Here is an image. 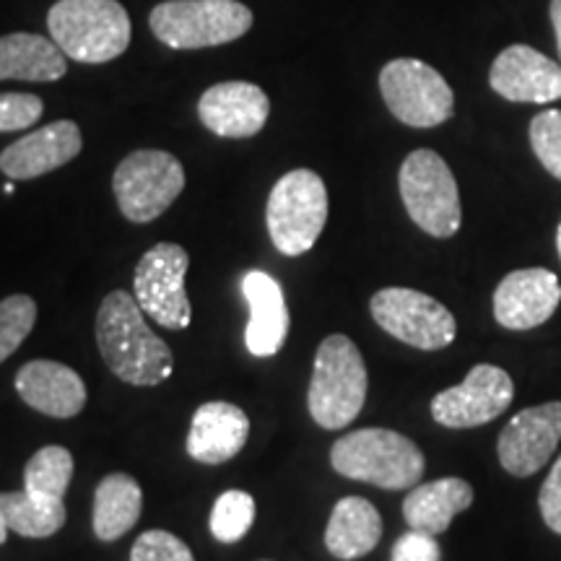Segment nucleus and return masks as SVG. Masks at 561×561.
I'll list each match as a JSON object with an SVG mask.
<instances>
[{"instance_id": "obj_30", "label": "nucleus", "mask_w": 561, "mask_h": 561, "mask_svg": "<svg viewBox=\"0 0 561 561\" xmlns=\"http://www.w3.org/2000/svg\"><path fill=\"white\" fill-rule=\"evenodd\" d=\"M130 561H195L191 546L167 530H146L133 543Z\"/></svg>"}, {"instance_id": "obj_9", "label": "nucleus", "mask_w": 561, "mask_h": 561, "mask_svg": "<svg viewBox=\"0 0 561 561\" xmlns=\"http://www.w3.org/2000/svg\"><path fill=\"white\" fill-rule=\"evenodd\" d=\"M380 94L392 117L409 128H437L455 112L450 83L437 68L416 58L390 60L380 70Z\"/></svg>"}, {"instance_id": "obj_2", "label": "nucleus", "mask_w": 561, "mask_h": 561, "mask_svg": "<svg viewBox=\"0 0 561 561\" xmlns=\"http://www.w3.org/2000/svg\"><path fill=\"white\" fill-rule=\"evenodd\" d=\"M331 466L343 479L401 491L421 483L426 460L416 442L405 434L369 426V430H356L335 439L331 447Z\"/></svg>"}, {"instance_id": "obj_5", "label": "nucleus", "mask_w": 561, "mask_h": 561, "mask_svg": "<svg viewBox=\"0 0 561 561\" xmlns=\"http://www.w3.org/2000/svg\"><path fill=\"white\" fill-rule=\"evenodd\" d=\"M252 11L240 0H167L151 11L153 37L172 50H203L244 37Z\"/></svg>"}, {"instance_id": "obj_1", "label": "nucleus", "mask_w": 561, "mask_h": 561, "mask_svg": "<svg viewBox=\"0 0 561 561\" xmlns=\"http://www.w3.org/2000/svg\"><path fill=\"white\" fill-rule=\"evenodd\" d=\"M138 299L128 291H110L96 312V343L102 359L117 380L153 388L170 380L174 369L172 348L151 331Z\"/></svg>"}, {"instance_id": "obj_16", "label": "nucleus", "mask_w": 561, "mask_h": 561, "mask_svg": "<svg viewBox=\"0 0 561 561\" xmlns=\"http://www.w3.org/2000/svg\"><path fill=\"white\" fill-rule=\"evenodd\" d=\"M271 115V100L250 81H224L210 87L198 102V117L221 138H252Z\"/></svg>"}, {"instance_id": "obj_18", "label": "nucleus", "mask_w": 561, "mask_h": 561, "mask_svg": "<svg viewBox=\"0 0 561 561\" xmlns=\"http://www.w3.org/2000/svg\"><path fill=\"white\" fill-rule=\"evenodd\" d=\"M16 392L30 409L53 419H73L87 405V385L60 362L34 359L16 371Z\"/></svg>"}, {"instance_id": "obj_11", "label": "nucleus", "mask_w": 561, "mask_h": 561, "mask_svg": "<svg viewBox=\"0 0 561 561\" xmlns=\"http://www.w3.org/2000/svg\"><path fill=\"white\" fill-rule=\"evenodd\" d=\"M191 255L172 242H159L140 257L133 276V297L140 310L167 331H185L193 322V307L185 291Z\"/></svg>"}, {"instance_id": "obj_21", "label": "nucleus", "mask_w": 561, "mask_h": 561, "mask_svg": "<svg viewBox=\"0 0 561 561\" xmlns=\"http://www.w3.org/2000/svg\"><path fill=\"white\" fill-rule=\"evenodd\" d=\"M473 504V486L458 476H447L430 483H416L403 502V517L411 530L439 536L450 528L460 512Z\"/></svg>"}, {"instance_id": "obj_14", "label": "nucleus", "mask_w": 561, "mask_h": 561, "mask_svg": "<svg viewBox=\"0 0 561 561\" xmlns=\"http://www.w3.org/2000/svg\"><path fill=\"white\" fill-rule=\"evenodd\" d=\"M561 305L559 276L549 268H520L500 280L494 318L507 331H533L553 318Z\"/></svg>"}, {"instance_id": "obj_35", "label": "nucleus", "mask_w": 561, "mask_h": 561, "mask_svg": "<svg viewBox=\"0 0 561 561\" xmlns=\"http://www.w3.org/2000/svg\"><path fill=\"white\" fill-rule=\"evenodd\" d=\"M5 538H9V525H5L3 517H0V546L5 543Z\"/></svg>"}, {"instance_id": "obj_25", "label": "nucleus", "mask_w": 561, "mask_h": 561, "mask_svg": "<svg viewBox=\"0 0 561 561\" xmlns=\"http://www.w3.org/2000/svg\"><path fill=\"white\" fill-rule=\"evenodd\" d=\"M0 517L9 530L24 538H50L68 520L62 500H47L32 491H5L0 494Z\"/></svg>"}, {"instance_id": "obj_6", "label": "nucleus", "mask_w": 561, "mask_h": 561, "mask_svg": "<svg viewBox=\"0 0 561 561\" xmlns=\"http://www.w3.org/2000/svg\"><path fill=\"white\" fill-rule=\"evenodd\" d=\"M328 221L325 182L312 170H291L268 195L265 224L273 248L286 257H299L314 248Z\"/></svg>"}, {"instance_id": "obj_12", "label": "nucleus", "mask_w": 561, "mask_h": 561, "mask_svg": "<svg viewBox=\"0 0 561 561\" xmlns=\"http://www.w3.org/2000/svg\"><path fill=\"white\" fill-rule=\"evenodd\" d=\"M515 382L496 364H476L466 380L434 396L432 419L447 430L483 426L510 409Z\"/></svg>"}, {"instance_id": "obj_34", "label": "nucleus", "mask_w": 561, "mask_h": 561, "mask_svg": "<svg viewBox=\"0 0 561 561\" xmlns=\"http://www.w3.org/2000/svg\"><path fill=\"white\" fill-rule=\"evenodd\" d=\"M551 24H553V34H557V50H559V62H561V0H551Z\"/></svg>"}, {"instance_id": "obj_27", "label": "nucleus", "mask_w": 561, "mask_h": 561, "mask_svg": "<svg viewBox=\"0 0 561 561\" xmlns=\"http://www.w3.org/2000/svg\"><path fill=\"white\" fill-rule=\"evenodd\" d=\"M255 523V500L248 491H224L210 510V533L219 543H237L248 536Z\"/></svg>"}, {"instance_id": "obj_4", "label": "nucleus", "mask_w": 561, "mask_h": 561, "mask_svg": "<svg viewBox=\"0 0 561 561\" xmlns=\"http://www.w3.org/2000/svg\"><path fill=\"white\" fill-rule=\"evenodd\" d=\"M50 39L66 58L102 66L128 50L130 16L117 0H58L47 13Z\"/></svg>"}, {"instance_id": "obj_24", "label": "nucleus", "mask_w": 561, "mask_h": 561, "mask_svg": "<svg viewBox=\"0 0 561 561\" xmlns=\"http://www.w3.org/2000/svg\"><path fill=\"white\" fill-rule=\"evenodd\" d=\"M140 512H144V491L133 476L110 473L96 483L91 525L100 541L112 543L123 538L138 523Z\"/></svg>"}, {"instance_id": "obj_36", "label": "nucleus", "mask_w": 561, "mask_h": 561, "mask_svg": "<svg viewBox=\"0 0 561 561\" xmlns=\"http://www.w3.org/2000/svg\"><path fill=\"white\" fill-rule=\"evenodd\" d=\"M557 250H559V257H561V221H559V229H557Z\"/></svg>"}, {"instance_id": "obj_22", "label": "nucleus", "mask_w": 561, "mask_h": 561, "mask_svg": "<svg viewBox=\"0 0 561 561\" xmlns=\"http://www.w3.org/2000/svg\"><path fill=\"white\" fill-rule=\"evenodd\" d=\"M382 538V517L364 496H343L325 528V549L341 561L367 557Z\"/></svg>"}, {"instance_id": "obj_20", "label": "nucleus", "mask_w": 561, "mask_h": 561, "mask_svg": "<svg viewBox=\"0 0 561 561\" xmlns=\"http://www.w3.org/2000/svg\"><path fill=\"white\" fill-rule=\"evenodd\" d=\"M250 434V419L240 405L227 401L203 403L193 413L187 432V455L203 466H221L242 453Z\"/></svg>"}, {"instance_id": "obj_13", "label": "nucleus", "mask_w": 561, "mask_h": 561, "mask_svg": "<svg viewBox=\"0 0 561 561\" xmlns=\"http://www.w3.org/2000/svg\"><path fill=\"white\" fill-rule=\"evenodd\" d=\"M561 442V401L530 405L515 413L496 439L502 468L517 479L538 473Z\"/></svg>"}, {"instance_id": "obj_19", "label": "nucleus", "mask_w": 561, "mask_h": 561, "mask_svg": "<svg viewBox=\"0 0 561 561\" xmlns=\"http://www.w3.org/2000/svg\"><path fill=\"white\" fill-rule=\"evenodd\" d=\"M242 297L250 307V322L244 328V346L252 356L278 354L289 335V307H286L284 289L271 273L248 271L242 276Z\"/></svg>"}, {"instance_id": "obj_26", "label": "nucleus", "mask_w": 561, "mask_h": 561, "mask_svg": "<svg viewBox=\"0 0 561 561\" xmlns=\"http://www.w3.org/2000/svg\"><path fill=\"white\" fill-rule=\"evenodd\" d=\"M73 479V455L60 445L37 450L24 468V489L47 500H62Z\"/></svg>"}, {"instance_id": "obj_8", "label": "nucleus", "mask_w": 561, "mask_h": 561, "mask_svg": "<svg viewBox=\"0 0 561 561\" xmlns=\"http://www.w3.org/2000/svg\"><path fill=\"white\" fill-rule=\"evenodd\" d=\"M112 191L125 219L149 224L159 219L185 191V170L170 151L140 149L117 164L112 174Z\"/></svg>"}, {"instance_id": "obj_32", "label": "nucleus", "mask_w": 561, "mask_h": 561, "mask_svg": "<svg viewBox=\"0 0 561 561\" xmlns=\"http://www.w3.org/2000/svg\"><path fill=\"white\" fill-rule=\"evenodd\" d=\"M390 561H442L437 536L424 530H409L392 546Z\"/></svg>"}, {"instance_id": "obj_31", "label": "nucleus", "mask_w": 561, "mask_h": 561, "mask_svg": "<svg viewBox=\"0 0 561 561\" xmlns=\"http://www.w3.org/2000/svg\"><path fill=\"white\" fill-rule=\"evenodd\" d=\"M45 104L34 94H19V91H5L0 94V133L26 130L39 121Z\"/></svg>"}, {"instance_id": "obj_23", "label": "nucleus", "mask_w": 561, "mask_h": 561, "mask_svg": "<svg viewBox=\"0 0 561 561\" xmlns=\"http://www.w3.org/2000/svg\"><path fill=\"white\" fill-rule=\"evenodd\" d=\"M68 58L53 39L39 34H5L0 37V81H58L66 76Z\"/></svg>"}, {"instance_id": "obj_33", "label": "nucleus", "mask_w": 561, "mask_h": 561, "mask_svg": "<svg viewBox=\"0 0 561 561\" xmlns=\"http://www.w3.org/2000/svg\"><path fill=\"white\" fill-rule=\"evenodd\" d=\"M538 510H541L543 523L561 536V455L551 466V473L546 476L541 494H538Z\"/></svg>"}, {"instance_id": "obj_3", "label": "nucleus", "mask_w": 561, "mask_h": 561, "mask_svg": "<svg viewBox=\"0 0 561 561\" xmlns=\"http://www.w3.org/2000/svg\"><path fill=\"white\" fill-rule=\"evenodd\" d=\"M369 377L359 346L343 333L322 339L314 354L307 405L322 430H343L359 416L367 401Z\"/></svg>"}, {"instance_id": "obj_28", "label": "nucleus", "mask_w": 561, "mask_h": 561, "mask_svg": "<svg viewBox=\"0 0 561 561\" xmlns=\"http://www.w3.org/2000/svg\"><path fill=\"white\" fill-rule=\"evenodd\" d=\"M37 322V305L26 294H11L0 301V364L30 339Z\"/></svg>"}, {"instance_id": "obj_29", "label": "nucleus", "mask_w": 561, "mask_h": 561, "mask_svg": "<svg viewBox=\"0 0 561 561\" xmlns=\"http://www.w3.org/2000/svg\"><path fill=\"white\" fill-rule=\"evenodd\" d=\"M530 146L546 172L561 180V110H543L533 117Z\"/></svg>"}, {"instance_id": "obj_17", "label": "nucleus", "mask_w": 561, "mask_h": 561, "mask_svg": "<svg viewBox=\"0 0 561 561\" xmlns=\"http://www.w3.org/2000/svg\"><path fill=\"white\" fill-rule=\"evenodd\" d=\"M81 128L73 121H55L32 130L0 153V172L11 180H34L60 170L81 153Z\"/></svg>"}, {"instance_id": "obj_15", "label": "nucleus", "mask_w": 561, "mask_h": 561, "mask_svg": "<svg viewBox=\"0 0 561 561\" xmlns=\"http://www.w3.org/2000/svg\"><path fill=\"white\" fill-rule=\"evenodd\" d=\"M489 83L502 100L520 104H551L561 100V62L546 58L530 45H510L496 55Z\"/></svg>"}, {"instance_id": "obj_10", "label": "nucleus", "mask_w": 561, "mask_h": 561, "mask_svg": "<svg viewBox=\"0 0 561 561\" xmlns=\"http://www.w3.org/2000/svg\"><path fill=\"white\" fill-rule=\"evenodd\" d=\"M369 312L385 333L419 351L447 348L458 335L455 314L442 301L416 289H380L369 301Z\"/></svg>"}, {"instance_id": "obj_7", "label": "nucleus", "mask_w": 561, "mask_h": 561, "mask_svg": "<svg viewBox=\"0 0 561 561\" xmlns=\"http://www.w3.org/2000/svg\"><path fill=\"white\" fill-rule=\"evenodd\" d=\"M403 206L421 231L447 240L462 224L460 193L447 161L432 149L411 151L398 174Z\"/></svg>"}]
</instances>
